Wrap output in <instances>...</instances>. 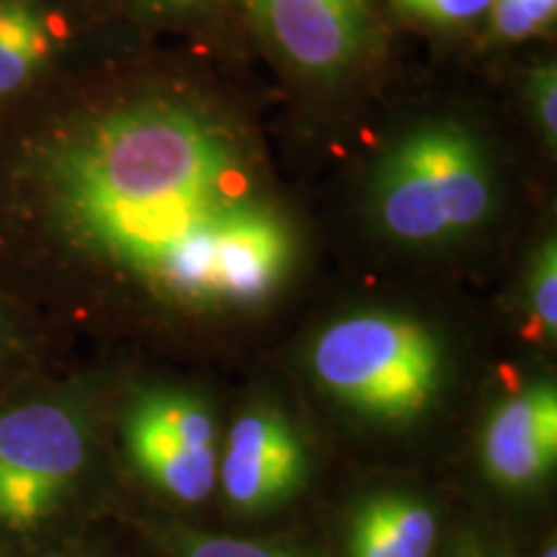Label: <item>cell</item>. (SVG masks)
<instances>
[{
  "mask_svg": "<svg viewBox=\"0 0 557 557\" xmlns=\"http://www.w3.org/2000/svg\"><path fill=\"white\" fill-rule=\"evenodd\" d=\"M34 165L70 238L171 308H261L295 271L297 230L259 145L197 94L152 88L90 111Z\"/></svg>",
  "mask_w": 557,
  "mask_h": 557,
  "instance_id": "cell-1",
  "label": "cell"
},
{
  "mask_svg": "<svg viewBox=\"0 0 557 557\" xmlns=\"http://www.w3.org/2000/svg\"><path fill=\"white\" fill-rule=\"evenodd\" d=\"M498 178L475 132L451 120L393 139L369 178V214L387 238L429 248L459 240L491 218Z\"/></svg>",
  "mask_w": 557,
  "mask_h": 557,
  "instance_id": "cell-2",
  "label": "cell"
},
{
  "mask_svg": "<svg viewBox=\"0 0 557 557\" xmlns=\"http://www.w3.org/2000/svg\"><path fill=\"white\" fill-rule=\"evenodd\" d=\"M320 385L374 421L421 416L442 387V344L416 318L361 310L333 320L310 348Z\"/></svg>",
  "mask_w": 557,
  "mask_h": 557,
  "instance_id": "cell-3",
  "label": "cell"
},
{
  "mask_svg": "<svg viewBox=\"0 0 557 557\" xmlns=\"http://www.w3.org/2000/svg\"><path fill=\"white\" fill-rule=\"evenodd\" d=\"M88 457L81 418L58 403L0 416V524L32 529L62 504Z\"/></svg>",
  "mask_w": 557,
  "mask_h": 557,
  "instance_id": "cell-4",
  "label": "cell"
},
{
  "mask_svg": "<svg viewBox=\"0 0 557 557\" xmlns=\"http://www.w3.org/2000/svg\"><path fill=\"white\" fill-rule=\"evenodd\" d=\"M124 442L139 475L181 504H201L218 485L212 410L184 389L139 393L124 416Z\"/></svg>",
  "mask_w": 557,
  "mask_h": 557,
  "instance_id": "cell-5",
  "label": "cell"
},
{
  "mask_svg": "<svg viewBox=\"0 0 557 557\" xmlns=\"http://www.w3.org/2000/svg\"><path fill=\"white\" fill-rule=\"evenodd\" d=\"M269 50L299 78L354 73L374 45V0H243Z\"/></svg>",
  "mask_w": 557,
  "mask_h": 557,
  "instance_id": "cell-6",
  "label": "cell"
},
{
  "mask_svg": "<svg viewBox=\"0 0 557 557\" xmlns=\"http://www.w3.org/2000/svg\"><path fill=\"white\" fill-rule=\"evenodd\" d=\"M308 455L287 416L253 406L233 423L218 465L225 498L240 511H263L295 496L305 483Z\"/></svg>",
  "mask_w": 557,
  "mask_h": 557,
  "instance_id": "cell-7",
  "label": "cell"
},
{
  "mask_svg": "<svg viewBox=\"0 0 557 557\" xmlns=\"http://www.w3.org/2000/svg\"><path fill=\"white\" fill-rule=\"evenodd\" d=\"M557 462V393L534 382L500 403L483 434V465L498 485L524 491L553 475Z\"/></svg>",
  "mask_w": 557,
  "mask_h": 557,
  "instance_id": "cell-8",
  "label": "cell"
},
{
  "mask_svg": "<svg viewBox=\"0 0 557 557\" xmlns=\"http://www.w3.org/2000/svg\"><path fill=\"white\" fill-rule=\"evenodd\" d=\"M434 545V511L403 493L367 498L348 524V557H431Z\"/></svg>",
  "mask_w": 557,
  "mask_h": 557,
  "instance_id": "cell-9",
  "label": "cell"
},
{
  "mask_svg": "<svg viewBox=\"0 0 557 557\" xmlns=\"http://www.w3.org/2000/svg\"><path fill=\"white\" fill-rule=\"evenodd\" d=\"M58 34L34 0H0V101L16 96L52 60Z\"/></svg>",
  "mask_w": 557,
  "mask_h": 557,
  "instance_id": "cell-10",
  "label": "cell"
},
{
  "mask_svg": "<svg viewBox=\"0 0 557 557\" xmlns=\"http://www.w3.org/2000/svg\"><path fill=\"white\" fill-rule=\"evenodd\" d=\"M529 312L542 338H555L557 333V248L555 238H547L537 248L529 271Z\"/></svg>",
  "mask_w": 557,
  "mask_h": 557,
  "instance_id": "cell-11",
  "label": "cell"
},
{
  "mask_svg": "<svg viewBox=\"0 0 557 557\" xmlns=\"http://www.w3.org/2000/svg\"><path fill=\"white\" fill-rule=\"evenodd\" d=\"M557 0H493L491 32L498 41H524L555 21Z\"/></svg>",
  "mask_w": 557,
  "mask_h": 557,
  "instance_id": "cell-12",
  "label": "cell"
},
{
  "mask_svg": "<svg viewBox=\"0 0 557 557\" xmlns=\"http://www.w3.org/2000/svg\"><path fill=\"white\" fill-rule=\"evenodd\" d=\"M403 16L436 29H465L491 13L493 0H393Z\"/></svg>",
  "mask_w": 557,
  "mask_h": 557,
  "instance_id": "cell-13",
  "label": "cell"
},
{
  "mask_svg": "<svg viewBox=\"0 0 557 557\" xmlns=\"http://www.w3.org/2000/svg\"><path fill=\"white\" fill-rule=\"evenodd\" d=\"M527 99L532 101V114L537 122L542 143L555 150L557 143V65L545 62L534 67L527 81Z\"/></svg>",
  "mask_w": 557,
  "mask_h": 557,
  "instance_id": "cell-14",
  "label": "cell"
},
{
  "mask_svg": "<svg viewBox=\"0 0 557 557\" xmlns=\"http://www.w3.org/2000/svg\"><path fill=\"white\" fill-rule=\"evenodd\" d=\"M181 557H292L282 549L256 545V542L218 537V534H186Z\"/></svg>",
  "mask_w": 557,
  "mask_h": 557,
  "instance_id": "cell-15",
  "label": "cell"
},
{
  "mask_svg": "<svg viewBox=\"0 0 557 557\" xmlns=\"http://www.w3.org/2000/svg\"><path fill=\"white\" fill-rule=\"evenodd\" d=\"M135 3L158 16H191V13L209 9L214 0H135Z\"/></svg>",
  "mask_w": 557,
  "mask_h": 557,
  "instance_id": "cell-16",
  "label": "cell"
},
{
  "mask_svg": "<svg viewBox=\"0 0 557 557\" xmlns=\"http://www.w3.org/2000/svg\"><path fill=\"white\" fill-rule=\"evenodd\" d=\"M455 557H496L493 553H487L485 547H478V545H465L457 549Z\"/></svg>",
  "mask_w": 557,
  "mask_h": 557,
  "instance_id": "cell-17",
  "label": "cell"
},
{
  "mask_svg": "<svg viewBox=\"0 0 557 557\" xmlns=\"http://www.w3.org/2000/svg\"><path fill=\"white\" fill-rule=\"evenodd\" d=\"M542 557H557V547H555V542H549L545 553H542Z\"/></svg>",
  "mask_w": 557,
  "mask_h": 557,
  "instance_id": "cell-18",
  "label": "cell"
}]
</instances>
